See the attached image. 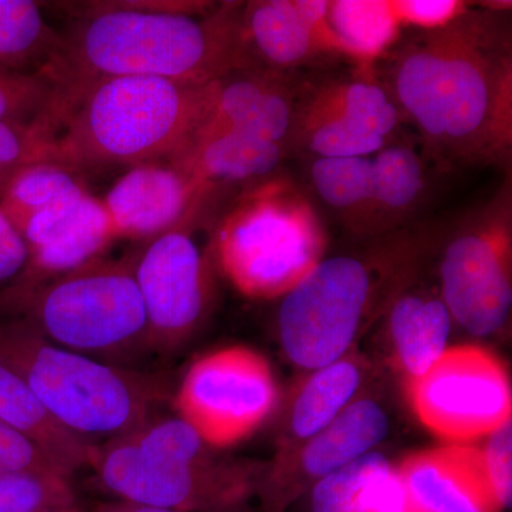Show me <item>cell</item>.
<instances>
[{
  "label": "cell",
  "instance_id": "cell-26",
  "mask_svg": "<svg viewBox=\"0 0 512 512\" xmlns=\"http://www.w3.org/2000/svg\"><path fill=\"white\" fill-rule=\"evenodd\" d=\"M59 40L60 33L46 22L39 3L0 0V67L43 72Z\"/></svg>",
  "mask_w": 512,
  "mask_h": 512
},
{
  "label": "cell",
  "instance_id": "cell-28",
  "mask_svg": "<svg viewBox=\"0 0 512 512\" xmlns=\"http://www.w3.org/2000/svg\"><path fill=\"white\" fill-rule=\"evenodd\" d=\"M83 188L77 174L52 161L19 168L0 191V211L22 234L35 215Z\"/></svg>",
  "mask_w": 512,
  "mask_h": 512
},
{
  "label": "cell",
  "instance_id": "cell-31",
  "mask_svg": "<svg viewBox=\"0 0 512 512\" xmlns=\"http://www.w3.org/2000/svg\"><path fill=\"white\" fill-rule=\"evenodd\" d=\"M79 510L70 478L0 471V512Z\"/></svg>",
  "mask_w": 512,
  "mask_h": 512
},
{
  "label": "cell",
  "instance_id": "cell-18",
  "mask_svg": "<svg viewBox=\"0 0 512 512\" xmlns=\"http://www.w3.org/2000/svg\"><path fill=\"white\" fill-rule=\"evenodd\" d=\"M288 148L238 131H218L195 137L171 163L190 175L212 204L224 188H247L274 175Z\"/></svg>",
  "mask_w": 512,
  "mask_h": 512
},
{
  "label": "cell",
  "instance_id": "cell-29",
  "mask_svg": "<svg viewBox=\"0 0 512 512\" xmlns=\"http://www.w3.org/2000/svg\"><path fill=\"white\" fill-rule=\"evenodd\" d=\"M389 138L362 126L333 117L296 119L291 143L315 157H373Z\"/></svg>",
  "mask_w": 512,
  "mask_h": 512
},
{
  "label": "cell",
  "instance_id": "cell-19",
  "mask_svg": "<svg viewBox=\"0 0 512 512\" xmlns=\"http://www.w3.org/2000/svg\"><path fill=\"white\" fill-rule=\"evenodd\" d=\"M0 420L42 448L73 476L92 466L96 446L63 427L13 370L0 363Z\"/></svg>",
  "mask_w": 512,
  "mask_h": 512
},
{
  "label": "cell",
  "instance_id": "cell-30",
  "mask_svg": "<svg viewBox=\"0 0 512 512\" xmlns=\"http://www.w3.org/2000/svg\"><path fill=\"white\" fill-rule=\"evenodd\" d=\"M56 86L46 72H15L0 67V121L22 126L53 124Z\"/></svg>",
  "mask_w": 512,
  "mask_h": 512
},
{
  "label": "cell",
  "instance_id": "cell-33",
  "mask_svg": "<svg viewBox=\"0 0 512 512\" xmlns=\"http://www.w3.org/2000/svg\"><path fill=\"white\" fill-rule=\"evenodd\" d=\"M55 134L45 124L0 121V191L10 177L25 165L49 161Z\"/></svg>",
  "mask_w": 512,
  "mask_h": 512
},
{
  "label": "cell",
  "instance_id": "cell-8",
  "mask_svg": "<svg viewBox=\"0 0 512 512\" xmlns=\"http://www.w3.org/2000/svg\"><path fill=\"white\" fill-rule=\"evenodd\" d=\"M440 282L451 319L470 335L487 338L505 328L512 309L510 178L468 212L448 239Z\"/></svg>",
  "mask_w": 512,
  "mask_h": 512
},
{
  "label": "cell",
  "instance_id": "cell-5",
  "mask_svg": "<svg viewBox=\"0 0 512 512\" xmlns=\"http://www.w3.org/2000/svg\"><path fill=\"white\" fill-rule=\"evenodd\" d=\"M325 225L284 175L249 185L215 222L211 256L242 295L282 298L325 258Z\"/></svg>",
  "mask_w": 512,
  "mask_h": 512
},
{
  "label": "cell",
  "instance_id": "cell-27",
  "mask_svg": "<svg viewBox=\"0 0 512 512\" xmlns=\"http://www.w3.org/2000/svg\"><path fill=\"white\" fill-rule=\"evenodd\" d=\"M313 372L292 410V430L302 440L332 423L352 402L362 380L359 366L348 357Z\"/></svg>",
  "mask_w": 512,
  "mask_h": 512
},
{
  "label": "cell",
  "instance_id": "cell-34",
  "mask_svg": "<svg viewBox=\"0 0 512 512\" xmlns=\"http://www.w3.org/2000/svg\"><path fill=\"white\" fill-rule=\"evenodd\" d=\"M0 471L2 473H33L70 478L55 460L28 437L0 420Z\"/></svg>",
  "mask_w": 512,
  "mask_h": 512
},
{
  "label": "cell",
  "instance_id": "cell-23",
  "mask_svg": "<svg viewBox=\"0 0 512 512\" xmlns=\"http://www.w3.org/2000/svg\"><path fill=\"white\" fill-rule=\"evenodd\" d=\"M372 234L412 217L427 192L423 160L409 144H387L372 157Z\"/></svg>",
  "mask_w": 512,
  "mask_h": 512
},
{
  "label": "cell",
  "instance_id": "cell-10",
  "mask_svg": "<svg viewBox=\"0 0 512 512\" xmlns=\"http://www.w3.org/2000/svg\"><path fill=\"white\" fill-rule=\"evenodd\" d=\"M417 419L448 444L468 446L512 419L510 377L478 346L447 349L426 375L407 380Z\"/></svg>",
  "mask_w": 512,
  "mask_h": 512
},
{
  "label": "cell",
  "instance_id": "cell-7",
  "mask_svg": "<svg viewBox=\"0 0 512 512\" xmlns=\"http://www.w3.org/2000/svg\"><path fill=\"white\" fill-rule=\"evenodd\" d=\"M5 303L43 338L82 355L121 357L150 349L131 254L101 256Z\"/></svg>",
  "mask_w": 512,
  "mask_h": 512
},
{
  "label": "cell",
  "instance_id": "cell-11",
  "mask_svg": "<svg viewBox=\"0 0 512 512\" xmlns=\"http://www.w3.org/2000/svg\"><path fill=\"white\" fill-rule=\"evenodd\" d=\"M201 222L185 221L131 252L150 349L160 353L184 345L210 312L214 296L210 255L194 238Z\"/></svg>",
  "mask_w": 512,
  "mask_h": 512
},
{
  "label": "cell",
  "instance_id": "cell-1",
  "mask_svg": "<svg viewBox=\"0 0 512 512\" xmlns=\"http://www.w3.org/2000/svg\"><path fill=\"white\" fill-rule=\"evenodd\" d=\"M497 15L468 9L447 28L421 33L394 59L390 94L403 117L448 160H510L511 37Z\"/></svg>",
  "mask_w": 512,
  "mask_h": 512
},
{
  "label": "cell",
  "instance_id": "cell-15",
  "mask_svg": "<svg viewBox=\"0 0 512 512\" xmlns=\"http://www.w3.org/2000/svg\"><path fill=\"white\" fill-rule=\"evenodd\" d=\"M101 201L116 239L140 242L185 221L204 220L211 207L190 175L171 161L128 168Z\"/></svg>",
  "mask_w": 512,
  "mask_h": 512
},
{
  "label": "cell",
  "instance_id": "cell-17",
  "mask_svg": "<svg viewBox=\"0 0 512 512\" xmlns=\"http://www.w3.org/2000/svg\"><path fill=\"white\" fill-rule=\"evenodd\" d=\"M397 468L407 512H501L483 454L470 446L420 451Z\"/></svg>",
  "mask_w": 512,
  "mask_h": 512
},
{
  "label": "cell",
  "instance_id": "cell-4",
  "mask_svg": "<svg viewBox=\"0 0 512 512\" xmlns=\"http://www.w3.org/2000/svg\"><path fill=\"white\" fill-rule=\"evenodd\" d=\"M0 363L63 427L93 446L137 429L167 399L163 377L60 348L20 319L0 323Z\"/></svg>",
  "mask_w": 512,
  "mask_h": 512
},
{
  "label": "cell",
  "instance_id": "cell-32",
  "mask_svg": "<svg viewBox=\"0 0 512 512\" xmlns=\"http://www.w3.org/2000/svg\"><path fill=\"white\" fill-rule=\"evenodd\" d=\"M383 454H366L355 463L318 480L311 494V512H352L367 478L382 466Z\"/></svg>",
  "mask_w": 512,
  "mask_h": 512
},
{
  "label": "cell",
  "instance_id": "cell-6",
  "mask_svg": "<svg viewBox=\"0 0 512 512\" xmlns=\"http://www.w3.org/2000/svg\"><path fill=\"white\" fill-rule=\"evenodd\" d=\"M413 248L393 238L367 258H323L282 296L278 330L289 360L316 370L345 357L384 292L403 285Z\"/></svg>",
  "mask_w": 512,
  "mask_h": 512
},
{
  "label": "cell",
  "instance_id": "cell-2",
  "mask_svg": "<svg viewBox=\"0 0 512 512\" xmlns=\"http://www.w3.org/2000/svg\"><path fill=\"white\" fill-rule=\"evenodd\" d=\"M201 5L97 6L60 33L45 69L56 86V126L62 127L84 93L103 80L154 77L210 84L242 69V2Z\"/></svg>",
  "mask_w": 512,
  "mask_h": 512
},
{
  "label": "cell",
  "instance_id": "cell-36",
  "mask_svg": "<svg viewBox=\"0 0 512 512\" xmlns=\"http://www.w3.org/2000/svg\"><path fill=\"white\" fill-rule=\"evenodd\" d=\"M485 439L487 443L481 450L485 470L498 503L507 510L511 507L512 493V419L505 421Z\"/></svg>",
  "mask_w": 512,
  "mask_h": 512
},
{
  "label": "cell",
  "instance_id": "cell-35",
  "mask_svg": "<svg viewBox=\"0 0 512 512\" xmlns=\"http://www.w3.org/2000/svg\"><path fill=\"white\" fill-rule=\"evenodd\" d=\"M390 5L403 28L423 33L447 28L464 15L470 6L460 0H390Z\"/></svg>",
  "mask_w": 512,
  "mask_h": 512
},
{
  "label": "cell",
  "instance_id": "cell-13",
  "mask_svg": "<svg viewBox=\"0 0 512 512\" xmlns=\"http://www.w3.org/2000/svg\"><path fill=\"white\" fill-rule=\"evenodd\" d=\"M328 15V0L242 2L239 37L244 67L286 73L325 57L343 56Z\"/></svg>",
  "mask_w": 512,
  "mask_h": 512
},
{
  "label": "cell",
  "instance_id": "cell-25",
  "mask_svg": "<svg viewBox=\"0 0 512 512\" xmlns=\"http://www.w3.org/2000/svg\"><path fill=\"white\" fill-rule=\"evenodd\" d=\"M328 16L343 56L365 70L392 49L402 30L390 0H332Z\"/></svg>",
  "mask_w": 512,
  "mask_h": 512
},
{
  "label": "cell",
  "instance_id": "cell-16",
  "mask_svg": "<svg viewBox=\"0 0 512 512\" xmlns=\"http://www.w3.org/2000/svg\"><path fill=\"white\" fill-rule=\"evenodd\" d=\"M298 101V89L285 73L232 70L212 82L210 107L197 136L238 131L289 147Z\"/></svg>",
  "mask_w": 512,
  "mask_h": 512
},
{
  "label": "cell",
  "instance_id": "cell-21",
  "mask_svg": "<svg viewBox=\"0 0 512 512\" xmlns=\"http://www.w3.org/2000/svg\"><path fill=\"white\" fill-rule=\"evenodd\" d=\"M389 433V417L370 399L350 403L303 448L306 476L320 480L372 453Z\"/></svg>",
  "mask_w": 512,
  "mask_h": 512
},
{
  "label": "cell",
  "instance_id": "cell-39",
  "mask_svg": "<svg viewBox=\"0 0 512 512\" xmlns=\"http://www.w3.org/2000/svg\"><path fill=\"white\" fill-rule=\"evenodd\" d=\"M43 512H80L79 510H64V511H43Z\"/></svg>",
  "mask_w": 512,
  "mask_h": 512
},
{
  "label": "cell",
  "instance_id": "cell-38",
  "mask_svg": "<svg viewBox=\"0 0 512 512\" xmlns=\"http://www.w3.org/2000/svg\"><path fill=\"white\" fill-rule=\"evenodd\" d=\"M92 512H180L151 507V505L131 503V501L116 500L103 503L93 508Z\"/></svg>",
  "mask_w": 512,
  "mask_h": 512
},
{
  "label": "cell",
  "instance_id": "cell-20",
  "mask_svg": "<svg viewBox=\"0 0 512 512\" xmlns=\"http://www.w3.org/2000/svg\"><path fill=\"white\" fill-rule=\"evenodd\" d=\"M451 319L441 296L402 292L394 296L389 330L407 380L426 375L447 350Z\"/></svg>",
  "mask_w": 512,
  "mask_h": 512
},
{
  "label": "cell",
  "instance_id": "cell-3",
  "mask_svg": "<svg viewBox=\"0 0 512 512\" xmlns=\"http://www.w3.org/2000/svg\"><path fill=\"white\" fill-rule=\"evenodd\" d=\"M211 86L154 77L94 84L57 131L49 161L79 174L174 160L204 123Z\"/></svg>",
  "mask_w": 512,
  "mask_h": 512
},
{
  "label": "cell",
  "instance_id": "cell-22",
  "mask_svg": "<svg viewBox=\"0 0 512 512\" xmlns=\"http://www.w3.org/2000/svg\"><path fill=\"white\" fill-rule=\"evenodd\" d=\"M333 117L390 138L403 119L389 89L370 76L333 80L299 97L296 119Z\"/></svg>",
  "mask_w": 512,
  "mask_h": 512
},
{
  "label": "cell",
  "instance_id": "cell-14",
  "mask_svg": "<svg viewBox=\"0 0 512 512\" xmlns=\"http://www.w3.org/2000/svg\"><path fill=\"white\" fill-rule=\"evenodd\" d=\"M22 235L29 265L6 299L101 258L116 239L103 201L84 187L35 215Z\"/></svg>",
  "mask_w": 512,
  "mask_h": 512
},
{
  "label": "cell",
  "instance_id": "cell-9",
  "mask_svg": "<svg viewBox=\"0 0 512 512\" xmlns=\"http://www.w3.org/2000/svg\"><path fill=\"white\" fill-rule=\"evenodd\" d=\"M278 400V384L265 357L231 346L192 363L174 404L208 446L228 447L251 436Z\"/></svg>",
  "mask_w": 512,
  "mask_h": 512
},
{
  "label": "cell",
  "instance_id": "cell-37",
  "mask_svg": "<svg viewBox=\"0 0 512 512\" xmlns=\"http://www.w3.org/2000/svg\"><path fill=\"white\" fill-rule=\"evenodd\" d=\"M29 248L25 238L0 211V289H12L25 275Z\"/></svg>",
  "mask_w": 512,
  "mask_h": 512
},
{
  "label": "cell",
  "instance_id": "cell-24",
  "mask_svg": "<svg viewBox=\"0 0 512 512\" xmlns=\"http://www.w3.org/2000/svg\"><path fill=\"white\" fill-rule=\"evenodd\" d=\"M313 190L359 234H372V157H315L311 164Z\"/></svg>",
  "mask_w": 512,
  "mask_h": 512
},
{
  "label": "cell",
  "instance_id": "cell-12",
  "mask_svg": "<svg viewBox=\"0 0 512 512\" xmlns=\"http://www.w3.org/2000/svg\"><path fill=\"white\" fill-rule=\"evenodd\" d=\"M101 485L119 500L180 512H221L244 500L248 484L237 471L212 466L208 458L141 456L116 439L99 444L92 466Z\"/></svg>",
  "mask_w": 512,
  "mask_h": 512
}]
</instances>
